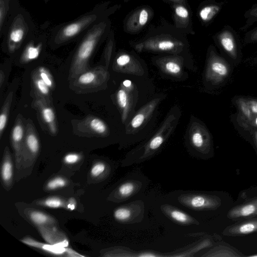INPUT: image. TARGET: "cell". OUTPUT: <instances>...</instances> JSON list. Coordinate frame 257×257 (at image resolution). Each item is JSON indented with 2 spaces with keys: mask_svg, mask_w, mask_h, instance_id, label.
<instances>
[{
  "mask_svg": "<svg viewBox=\"0 0 257 257\" xmlns=\"http://www.w3.org/2000/svg\"><path fill=\"white\" fill-rule=\"evenodd\" d=\"M49 103L44 98L37 95L34 105L50 133L55 135L58 131L57 120L54 109Z\"/></svg>",
  "mask_w": 257,
  "mask_h": 257,
  "instance_id": "obj_6",
  "label": "cell"
},
{
  "mask_svg": "<svg viewBox=\"0 0 257 257\" xmlns=\"http://www.w3.org/2000/svg\"><path fill=\"white\" fill-rule=\"evenodd\" d=\"M256 60H257V58H256Z\"/></svg>",
  "mask_w": 257,
  "mask_h": 257,
  "instance_id": "obj_45",
  "label": "cell"
},
{
  "mask_svg": "<svg viewBox=\"0 0 257 257\" xmlns=\"http://www.w3.org/2000/svg\"><path fill=\"white\" fill-rule=\"evenodd\" d=\"M33 82L35 90L37 92L36 94L51 102L50 88L41 78L37 71L33 74Z\"/></svg>",
  "mask_w": 257,
  "mask_h": 257,
  "instance_id": "obj_12",
  "label": "cell"
},
{
  "mask_svg": "<svg viewBox=\"0 0 257 257\" xmlns=\"http://www.w3.org/2000/svg\"><path fill=\"white\" fill-rule=\"evenodd\" d=\"M243 17L245 21L244 25L240 28V30L242 31H246L257 22V3L254 4L246 10Z\"/></svg>",
  "mask_w": 257,
  "mask_h": 257,
  "instance_id": "obj_16",
  "label": "cell"
},
{
  "mask_svg": "<svg viewBox=\"0 0 257 257\" xmlns=\"http://www.w3.org/2000/svg\"><path fill=\"white\" fill-rule=\"evenodd\" d=\"M13 96V92H11L8 95L4 105L2 108L1 112L0 114V136L1 138L2 136L6 126L8 119L9 116V113L10 108L11 107V103L12 101Z\"/></svg>",
  "mask_w": 257,
  "mask_h": 257,
  "instance_id": "obj_13",
  "label": "cell"
},
{
  "mask_svg": "<svg viewBox=\"0 0 257 257\" xmlns=\"http://www.w3.org/2000/svg\"><path fill=\"white\" fill-rule=\"evenodd\" d=\"M19 5L18 0H0V32L11 12Z\"/></svg>",
  "mask_w": 257,
  "mask_h": 257,
  "instance_id": "obj_11",
  "label": "cell"
},
{
  "mask_svg": "<svg viewBox=\"0 0 257 257\" xmlns=\"http://www.w3.org/2000/svg\"><path fill=\"white\" fill-rule=\"evenodd\" d=\"M103 73V71L99 68L87 70L75 78V84L84 89L94 88L100 84V76Z\"/></svg>",
  "mask_w": 257,
  "mask_h": 257,
  "instance_id": "obj_7",
  "label": "cell"
},
{
  "mask_svg": "<svg viewBox=\"0 0 257 257\" xmlns=\"http://www.w3.org/2000/svg\"><path fill=\"white\" fill-rule=\"evenodd\" d=\"M256 228V223L252 222H247L240 225L238 228V231L240 233L246 234L254 231Z\"/></svg>",
  "mask_w": 257,
  "mask_h": 257,
  "instance_id": "obj_33",
  "label": "cell"
},
{
  "mask_svg": "<svg viewBox=\"0 0 257 257\" xmlns=\"http://www.w3.org/2000/svg\"><path fill=\"white\" fill-rule=\"evenodd\" d=\"M116 98L119 106L123 110V119L124 120L128 105V96L126 90L122 88L120 89L117 92Z\"/></svg>",
  "mask_w": 257,
  "mask_h": 257,
  "instance_id": "obj_20",
  "label": "cell"
},
{
  "mask_svg": "<svg viewBox=\"0 0 257 257\" xmlns=\"http://www.w3.org/2000/svg\"><path fill=\"white\" fill-rule=\"evenodd\" d=\"M139 256H142V257H152V256H156V255L155 254H152V253H144L142 254H140Z\"/></svg>",
  "mask_w": 257,
  "mask_h": 257,
  "instance_id": "obj_41",
  "label": "cell"
},
{
  "mask_svg": "<svg viewBox=\"0 0 257 257\" xmlns=\"http://www.w3.org/2000/svg\"><path fill=\"white\" fill-rule=\"evenodd\" d=\"M220 48L232 59H236L239 51V40L238 33L229 25H224L213 36Z\"/></svg>",
  "mask_w": 257,
  "mask_h": 257,
  "instance_id": "obj_4",
  "label": "cell"
},
{
  "mask_svg": "<svg viewBox=\"0 0 257 257\" xmlns=\"http://www.w3.org/2000/svg\"><path fill=\"white\" fill-rule=\"evenodd\" d=\"M170 214L172 218L180 223H186L189 219L187 214L179 210H173Z\"/></svg>",
  "mask_w": 257,
  "mask_h": 257,
  "instance_id": "obj_30",
  "label": "cell"
},
{
  "mask_svg": "<svg viewBox=\"0 0 257 257\" xmlns=\"http://www.w3.org/2000/svg\"><path fill=\"white\" fill-rule=\"evenodd\" d=\"M247 104L252 113L257 114V101H247Z\"/></svg>",
  "mask_w": 257,
  "mask_h": 257,
  "instance_id": "obj_40",
  "label": "cell"
},
{
  "mask_svg": "<svg viewBox=\"0 0 257 257\" xmlns=\"http://www.w3.org/2000/svg\"><path fill=\"white\" fill-rule=\"evenodd\" d=\"M238 106L242 114L248 120L252 118V112L247 104V101L243 99H239Z\"/></svg>",
  "mask_w": 257,
  "mask_h": 257,
  "instance_id": "obj_29",
  "label": "cell"
},
{
  "mask_svg": "<svg viewBox=\"0 0 257 257\" xmlns=\"http://www.w3.org/2000/svg\"><path fill=\"white\" fill-rule=\"evenodd\" d=\"M165 68L168 72L172 74H178L181 70L179 64L173 61L167 62L165 64Z\"/></svg>",
  "mask_w": 257,
  "mask_h": 257,
  "instance_id": "obj_32",
  "label": "cell"
},
{
  "mask_svg": "<svg viewBox=\"0 0 257 257\" xmlns=\"http://www.w3.org/2000/svg\"><path fill=\"white\" fill-rule=\"evenodd\" d=\"M30 218L35 224L41 225L53 221V219L47 214L38 211H33L30 213Z\"/></svg>",
  "mask_w": 257,
  "mask_h": 257,
  "instance_id": "obj_18",
  "label": "cell"
},
{
  "mask_svg": "<svg viewBox=\"0 0 257 257\" xmlns=\"http://www.w3.org/2000/svg\"><path fill=\"white\" fill-rule=\"evenodd\" d=\"M110 26L109 21L106 18L91 27L78 40L70 71L71 78H76L88 70L89 59L98 46L109 34Z\"/></svg>",
  "mask_w": 257,
  "mask_h": 257,
  "instance_id": "obj_2",
  "label": "cell"
},
{
  "mask_svg": "<svg viewBox=\"0 0 257 257\" xmlns=\"http://www.w3.org/2000/svg\"><path fill=\"white\" fill-rule=\"evenodd\" d=\"M109 12L106 4H101L74 20L56 26L50 34L49 44L56 48L78 40L91 27L106 18Z\"/></svg>",
  "mask_w": 257,
  "mask_h": 257,
  "instance_id": "obj_1",
  "label": "cell"
},
{
  "mask_svg": "<svg viewBox=\"0 0 257 257\" xmlns=\"http://www.w3.org/2000/svg\"><path fill=\"white\" fill-rule=\"evenodd\" d=\"M190 205L194 208H201L207 205V200L201 196H195L189 201Z\"/></svg>",
  "mask_w": 257,
  "mask_h": 257,
  "instance_id": "obj_22",
  "label": "cell"
},
{
  "mask_svg": "<svg viewBox=\"0 0 257 257\" xmlns=\"http://www.w3.org/2000/svg\"><path fill=\"white\" fill-rule=\"evenodd\" d=\"M255 124L257 126V117H256V118L255 119Z\"/></svg>",
  "mask_w": 257,
  "mask_h": 257,
  "instance_id": "obj_42",
  "label": "cell"
},
{
  "mask_svg": "<svg viewBox=\"0 0 257 257\" xmlns=\"http://www.w3.org/2000/svg\"><path fill=\"white\" fill-rule=\"evenodd\" d=\"M25 125L21 115L17 116L11 135L12 145L17 157L21 156L24 148Z\"/></svg>",
  "mask_w": 257,
  "mask_h": 257,
  "instance_id": "obj_8",
  "label": "cell"
},
{
  "mask_svg": "<svg viewBox=\"0 0 257 257\" xmlns=\"http://www.w3.org/2000/svg\"><path fill=\"white\" fill-rule=\"evenodd\" d=\"M37 72L49 88H52L53 87V81L49 71L44 67H41L39 68Z\"/></svg>",
  "mask_w": 257,
  "mask_h": 257,
  "instance_id": "obj_24",
  "label": "cell"
},
{
  "mask_svg": "<svg viewBox=\"0 0 257 257\" xmlns=\"http://www.w3.org/2000/svg\"><path fill=\"white\" fill-rule=\"evenodd\" d=\"M43 204L51 208H58L65 206L63 200L58 197H50L45 199Z\"/></svg>",
  "mask_w": 257,
  "mask_h": 257,
  "instance_id": "obj_23",
  "label": "cell"
},
{
  "mask_svg": "<svg viewBox=\"0 0 257 257\" xmlns=\"http://www.w3.org/2000/svg\"><path fill=\"white\" fill-rule=\"evenodd\" d=\"M175 13L178 17L183 19L187 18L189 16L188 10L182 6H178L175 8Z\"/></svg>",
  "mask_w": 257,
  "mask_h": 257,
  "instance_id": "obj_39",
  "label": "cell"
},
{
  "mask_svg": "<svg viewBox=\"0 0 257 257\" xmlns=\"http://www.w3.org/2000/svg\"><path fill=\"white\" fill-rule=\"evenodd\" d=\"M134 190L133 184L127 182L122 184L119 188V194L123 197L130 196Z\"/></svg>",
  "mask_w": 257,
  "mask_h": 257,
  "instance_id": "obj_34",
  "label": "cell"
},
{
  "mask_svg": "<svg viewBox=\"0 0 257 257\" xmlns=\"http://www.w3.org/2000/svg\"><path fill=\"white\" fill-rule=\"evenodd\" d=\"M149 18L148 11L146 9H142L139 14V23L141 26H144L147 22Z\"/></svg>",
  "mask_w": 257,
  "mask_h": 257,
  "instance_id": "obj_38",
  "label": "cell"
},
{
  "mask_svg": "<svg viewBox=\"0 0 257 257\" xmlns=\"http://www.w3.org/2000/svg\"><path fill=\"white\" fill-rule=\"evenodd\" d=\"M13 173V165L9 154L2 166L1 175L3 180L5 182H10L12 180Z\"/></svg>",
  "mask_w": 257,
  "mask_h": 257,
  "instance_id": "obj_17",
  "label": "cell"
},
{
  "mask_svg": "<svg viewBox=\"0 0 257 257\" xmlns=\"http://www.w3.org/2000/svg\"><path fill=\"white\" fill-rule=\"evenodd\" d=\"M80 159V156L75 153L66 155L64 158L65 163L68 164H73L77 163Z\"/></svg>",
  "mask_w": 257,
  "mask_h": 257,
  "instance_id": "obj_37",
  "label": "cell"
},
{
  "mask_svg": "<svg viewBox=\"0 0 257 257\" xmlns=\"http://www.w3.org/2000/svg\"><path fill=\"white\" fill-rule=\"evenodd\" d=\"M164 140L163 135L160 132L155 135L150 141L149 147L150 150H155L158 149L163 144Z\"/></svg>",
  "mask_w": 257,
  "mask_h": 257,
  "instance_id": "obj_28",
  "label": "cell"
},
{
  "mask_svg": "<svg viewBox=\"0 0 257 257\" xmlns=\"http://www.w3.org/2000/svg\"><path fill=\"white\" fill-rule=\"evenodd\" d=\"M229 73V67L227 62L211 48L207 68V78L214 82L219 83L228 75Z\"/></svg>",
  "mask_w": 257,
  "mask_h": 257,
  "instance_id": "obj_5",
  "label": "cell"
},
{
  "mask_svg": "<svg viewBox=\"0 0 257 257\" xmlns=\"http://www.w3.org/2000/svg\"><path fill=\"white\" fill-rule=\"evenodd\" d=\"M175 47L174 42L170 40H161L157 41L155 44V46L151 48H155V49L160 51H167L173 49Z\"/></svg>",
  "mask_w": 257,
  "mask_h": 257,
  "instance_id": "obj_21",
  "label": "cell"
},
{
  "mask_svg": "<svg viewBox=\"0 0 257 257\" xmlns=\"http://www.w3.org/2000/svg\"><path fill=\"white\" fill-rule=\"evenodd\" d=\"M224 5V2H217L214 0L206 3L200 10L199 18L205 24L212 22L221 11Z\"/></svg>",
  "mask_w": 257,
  "mask_h": 257,
  "instance_id": "obj_9",
  "label": "cell"
},
{
  "mask_svg": "<svg viewBox=\"0 0 257 257\" xmlns=\"http://www.w3.org/2000/svg\"><path fill=\"white\" fill-rule=\"evenodd\" d=\"M22 241L30 246L43 249L49 253L55 255L62 254L67 250V248H65V247L57 244L40 243L30 238H25Z\"/></svg>",
  "mask_w": 257,
  "mask_h": 257,
  "instance_id": "obj_10",
  "label": "cell"
},
{
  "mask_svg": "<svg viewBox=\"0 0 257 257\" xmlns=\"http://www.w3.org/2000/svg\"><path fill=\"white\" fill-rule=\"evenodd\" d=\"M46 3H47L49 0H44Z\"/></svg>",
  "mask_w": 257,
  "mask_h": 257,
  "instance_id": "obj_44",
  "label": "cell"
},
{
  "mask_svg": "<svg viewBox=\"0 0 257 257\" xmlns=\"http://www.w3.org/2000/svg\"><path fill=\"white\" fill-rule=\"evenodd\" d=\"M105 165L102 163L95 164L91 169V174L94 177H97L102 174L105 170Z\"/></svg>",
  "mask_w": 257,
  "mask_h": 257,
  "instance_id": "obj_36",
  "label": "cell"
},
{
  "mask_svg": "<svg viewBox=\"0 0 257 257\" xmlns=\"http://www.w3.org/2000/svg\"><path fill=\"white\" fill-rule=\"evenodd\" d=\"M66 184V180L61 177H57L50 180L47 184L49 190H55L64 187Z\"/></svg>",
  "mask_w": 257,
  "mask_h": 257,
  "instance_id": "obj_26",
  "label": "cell"
},
{
  "mask_svg": "<svg viewBox=\"0 0 257 257\" xmlns=\"http://www.w3.org/2000/svg\"><path fill=\"white\" fill-rule=\"evenodd\" d=\"M37 29L29 13L20 5L8 17L3 30V45L13 53L20 49L36 33Z\"/></svg>",
  "mask_w": 257,
  "mask_h": 257,
  "instance_id": "obj_3",
  "label": "cell"
},
{
  "mask_svg": "<svg viewBox=\"0 0 257 257\" xmlns=\"http://www.w3.org/2000/svg\"><path fill=\"white\" fill-rule=\"evenodd\" d=\"M244 42L246 44L257 43V27L247 31L245 33Z\"/></svg>",
  "mask_w": 257,
  "mask_h": 257,
  "instance_id": "obj_31",
  "label": "cell"
},
{
  "mask_svg": "<svg viewBox=\"0 0 257 257\" xmlns=\"http://www.w3.org/2000/svg\"><path fill=\"white\" fill-rule=\"evenodd\" d=\"M87 128L91 132L98 135H104L107 131L105 123L100 119L97 117L89 118L86 121Z\"/></svg>",
  "mask_w": 257,
  "mask_h": 257,
  "instance_id": "obj_15",
  "label": "cell"
},
{
  "mask_svg": "<svg viewBox=\"0 0 257 257\" xmlns=\"http://www.w3.org/2000/svg\"><path fill=\"white\" fill-rule=\"evenodd\" d=\"M131 211L126 208H119L115 210L114 212V218L119 221L127 219L131 216Z\"/></svg>",
  "mask_w": 257,
  "mask_h": 257,
  "instance_id": "obj_27",
  "label": "cell"
},
{
  "mask_svg": "<svg viewBox=\"0 0 257 257\" xmlns=\"http://www.w3.org/2000/svg\"><path fill=\"white\" fill-rule=\"evenodd\" d=\"M191 142L196 148H201L204 143V136L199 130L194 131L191 135Z\"/></svg>",
  "mask_w": 257,
  "mask_h": 257,
  "instance_id": "obj_25",
  "label": "cell"
},
{
  "mask_svg": "<svg viewBox=\"0 0 257 257\" xmlns=\"http://www.w3.org/2000/svg\"><path fill=\"white\" fill-rule=\"evenodd\" d=\"M131 57L129 55L123 54L116 58V63L119 67H125L131 62Z\"/></svg>",
  "mask_w": 257,
  "mask_h": 257,
  "instance_id": "obj_35",
  "label": "cell"
},
{
  "mask_svg": "<svg viewBox=\"0 0 257 257\" xmlns=\"http://www.w3.org/2000/svg\"><path fill=\"white\" fill-rule=\"evenodd\" d=\"M156 104L155 101L151 102L147 105V107L143 108V110L135 115L131 122V126L134 128H137L141 126L146 119L148 114L154 109Z\"/></svg>",
  "mask_w": 257,
  "mask_h": 257,
  "instance_id": "obj_14",
  "label": "cell"
},
{
  "mask_svg": "<svg viewBox=\"0 0 257 257\" xmlns=\"http://www.w3.org/2000/svg\"><path fill=\"white\" fill-rule=\"evenodd\" d=\"M256 143H257V133L256 134Z\"/></svg>",
  "mask_w": 257,
  "mask_h": 257,
  "instance_id": "obj_43",
  "label": "cell"
},
{
  "mask_svg": "<svg viewBox=\"0 0 257 257\" xmlns=\"http://www.w3.org/2000/svg\"><path fill=\"white\" fill-rule=\"evenodd\" d=\"M256 209V206L255 204L249 203L234 210L232 213V215L234 217L248 216L254 213Z\"/></svg>",
  "mask_w": 257,
  "mask_h": 257,
  "instance_id": "obj_19",
  "label": "cell"
}]
</instances>
